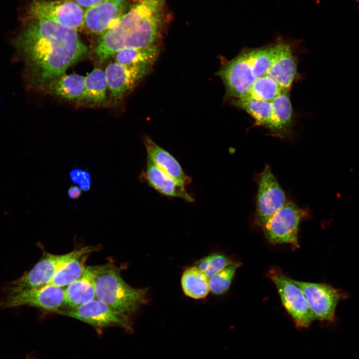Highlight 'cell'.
<instances>
[{"label":"cell","instance_id":"6da1fadb","mask_svg":"<svg viewBox=\"0 0 359 359\" xmlns=\"http://www.w3.org/2000/svg\"><path fill=\"white\" fill-rule=\"evenodd\" d=\"M11 44L26 84L37 91L89 53L76 30L44 19L24 17Z\"/></svg>","mask_w":359,"mask_h":359},{"label":"cell","instance_id":"7a4b0ae2","mask_svg":"<svg viewBox=\"0 0 359 359\" xmlns=\"http://www.w3.org/2000/svg\"><path fill=\"white\" fill-rule=\"evenodd\" d=\"M165 0H140L100 35L94 48L102 62L126 48L157 45L164 23Z\"/></svg>","mask_w":359,"mask_h":359},{"label":"cell","instance_id":"3957f363","mask_svg":"<svg viewBox=\"0 0 359 359\" xmlns=\"http://www.w3.org/2000/svg\"><path fill=\"white\" fill-rule=\"evenodd\" d=\"M285 41L279 39L261 47H245L235 57L224 61L216 74L223 82L225 97L241 98L256 79L266 74Z\"/></svg>","mask_w":359,"mask_h":359},{"label":"cell","instance_id":"277c9868","mask_svg":"<svg viewBox=\"0 0 359 359\" xmlns=\"http://www.w3.org/2000/svg\"><path fill=\"white\" fill-rule=\"evenodd\" d=\"M95 266L94 286L97 299L130 317L147 302L148 289L130 286L123 279L117 267L111 264Z\"/></svg>","mask_w":359,"mask_h":359},{"label":"cell","instance_id":"5b68a950","mask_svg":"<svg viewBox=\"0 0 359 359\" xmlns=\"http://www.w3.org/2000/svg\"><path fill=\"white\" fill-rule=\"evenodd\" d=\"M99 249V246H89L76 249L63 255L47 253L28 271L4 287L5 295L47 285L56 273L70 260L89 254Z\"/></svg>","mask_w":359,"mask_h":359},{"label":"cell","instance_id":"8992f818","mask_svg":"<svg viewBox=\"0 0 359 359\" xmlns=\"http://www.w3.org/2000/svg\"><path fill=\"white\" fill-rule=\"evenodd\" d=\"M308 216L307 210L286 201L263 226L264 235L272 244L289 243L298 248L299 225Z\"/></svg>","mask_w":359,"mask_h":359},{"label":"cell","instance_id":"52a82bcc","mask_svg":"<svg viewBox=\"0 0 359 359\" xmlns=\"http://www.w3.org/2000/svg\"><path fill=\"white\" fill-rule=\"evenodd\" d=\"M84 14L82 7L71 0H33L24 17L48 20L77 31L82 27Z\"/></svg>","mask_w":359,"mask_h":359},{"label":"cell","instance_id":"ba28073f","mask_svg":"<svg viewBox=\"0 0 359 359\" xmlns=\"http://www.w3.org/2000/svg\"><path fill=\"white\" fill-rule=\"evenodd\" d=\"M1 305L3 308L28 306L58 314L66 308L64 290L61 287L51 285L30 288L14 294L5 295Z\"/></svg>","mask_w":359,"mask_h":359},{"label":"cell","instance_id":"9c48e42d","mask_svg":"<svg viewBox=\"0 0 359 359\" xmlns=\"http://www.w3.org/2000/svg\"><path fill=\"white\" fill-rule=\"evenodd\" d=\"M58 314L79 320L98 330L117 327L132 331L130 317L116 311L96 298L85 305Z\"/></svg>","mask_w":359,"mask_h":359},{"label":"cell","instance_id":"30bf717a","mask_svg":"<svg viewBox=\"0 0 359 359\" xmlns=\"http://www.w3.org/2000/svg\"><path fill=\"white\" fill-rule=\"evenodd\" d=\"M290 280L302 289L315 319L335 320L337 305L347 297L345 293L326 284Z\"/></svg>","mask_w":359,"mask_h":359},{"label":"cell","instance_id":"8fae6325","mask_svg":"<svg viewBox=\"0 0 359 359\" xmlns=\"http://www.w3.org/2000/svg\"><path fill=\"white\" fill-rule=\"evenodd\" d=\"M274 283L284 308L297 327H308L315 320L302 289L290 278L277 272L269 275Z\"/></svg>","mask_w":359,"mask_h":359},{"label":"cell","instance_id":"7c38bea8","mask_svg":"<svg viewBox=\"0 0 359 359\" xmlns=\"http://www.w3.org/2000/svg\"><path fill=\"white\" fill-rule=\"evenodd\" d=\"M255 223L261 227L286 202L285 193L266 165L258 179Z\"/></svg>","mask_w":359,"mask_h":359},{"label":"cell","instance_id":"4fadbf2b","mask_svg":"<svg viewBox=\"0 0 359 359\" xmlns=\"http://www.w3.org/2000/svg\"><path fill=\"white\" fill-rule=\"evenodd\" d=\"M152 66H126L116 62L110 63L105 71L111 100L123 98L151 71Z\"/></svg>","mask_w":359,"mask_h":359},{"label":"cell","instance_id":"5bb4252c","mask_svg":"<svg viewBox=\"0 0 359 359\" xmlns=\"http://www.w3.org/2000/svg\"><path fill=\"white\" fill-rule=\"evenodd\" d=\"M127 0H105L84 12L82 28L101 35L126 11Z\"/></svg>","mask_w":359,"mask_h":359},{"label":"cell","instance_id":"9a60e30c","mask_svg":"<svg viewBox=\"0 0 359 359\" xmlns=\"http://www.w3.org/2000/svg\"><path fill=\"white\" fill-rule=\"evenodd\" d=\"M141 180L165 196L180 198L187 202L194 200L185 190L184 185L165 173L148 156L146 166L141 175Z\"/></svg>","mask_w":359,"mask_h":359},{"label":"cell","instance_id":"2e32d148","mask_svg":"<svg viewBox=\"0 0 359 359\" xmlns=\"http://www.w3.org/2000/svg\"><path fill=\"white\" fill-rule=\"evenodd\" d=\"M84 87L85 77L65 73L47 82L38 91L64 101L81 103Z\"/></svg>","mask_w":359,"mask_h":359},{"label":"cell","instance_id":"e0dca14e","mask_svg":"<svg viewBox=\"0 0 359 359\" xmlns=\"http://www.w3.org/2000/svg\"><path fill=\"white\" fill-rule=\"evenodd\" d=\"M297 74V59L293 44L285 41L266 75L272 78L284 89L291 90Z\"/></svg>","mask_w":359,"mask_h":359},{"label":"cell","instance_id":"ac0fdd59","mask_svg":"<svg viewBox=\"0 0 359 359\" xmlns=\"http://www.w3.org/2000/svg\"><path fill=\"white\" fill-rule=\"evenodd\" d=\"M143 143L147 156L165 173L184 186L191 181V178L185 174L180 163L169 152L148 136L144 137Z\"/></svg>","mask_w":359,"mask_h":359},{"label":"cell","instance_id":"d6986e66","mask_svg":"<svg viewBox=\"0 0 359 359\" xmlns=\"http://www.w3.org/2000/svg\"><path fill=\"white\" fill-rule=\"evenodd\" d=\"M95 268V266L86 267L83 275L67 286L64 289L66 305L65 310L80 307L96 298L94 286Z\"/></svg>","mask_w":359,"mask_h":359},{"label":"cell","instance_id":"ffe728a7","mask_svg":"<svg viewBox=\"0 0 359 359\" xmlns=\"http://www.w3.org/2000/svg\"><path fill=\"white\" fill-rule=\"evenodd\" d=\"M290 90H284L271 101L272 114L268 130L275 137L284 138L291 131L293 111L290 98Z\"/></svg>","mask_w":359,"mask_h":359},{"label":"cell","instance_id":"44dd1931","mask_svg":"<svg viewBox=\"0 0 359 359\" xmlns=\"http://www.w3.org/2000/svg\"><path fill=\"white\" fill-rule=\"evenodd\" d=\"M108 88L105 71L95 68L85 77L84 93L81 104L104 106L107 103Z\"/></svg>","mask_w":359,"mask_h":359},{"label":"cell","instance_id":"7402d4cb","mask_svg":"<svg viewBox=\"0 0 359 359\" xmlns=\"http://www.w3.org/2000/svg\"><path fill=\"white\" fill-rule=\"evenodd\" d=\"M160 49L157 45L147 47L126 48L114 55L115 62L126 66H152L158 59Z\"/></svg>","mask_w":359,"mask_h":359},{"label":"cell","instance_id":"603a6c76","mask_svg":"<svg viewBox=\"0 0 359 359\" xmlns=\"http://www.w3.org/2000/svg\"><path fill=\"white\" fill-rule=\"evenodd\" d=\"M234 106L244 111L255 121V125L269 129L271 122L272 105L271 102L259 101L248 98L230 100Z\"/></svg>","mask_w":359,"mask_h":359},{"label":"cell","instance_id":"cb8c5ba5","mask_svg":"<svg viewBox=\"0 0 359 359\" xmlns=\"http://www.w3.org/2000/svg\"><path fill=\"white\" fill-rule=\"evenodd\" d=\"M208 278L196 266L187 268L181 277L184 294L193 299L204 298L209 292Z\"/></svg>","mask_w":359,"mask_h":359},{"label":"cell","instance_id":"d4e9b609","mask_svg":"<svg viewBox=\"0 0 359 359\" xmlns=\"http://www.w3.org/2000/svg\"><path fill=\"white\" fill-rule=\"evenodd\" d=\"M285 90L272 78L264 75L256 79L240 98L271 102Z\"/></svg>","mask_w":359,"mask_h":359},{"label":"cell","instance_id":"484cf974","mask_svg":"<svg viewBox=\"0 0 359 359\" xmlns=\"http://www.w3.org/2000/svg\"><path fill=\"white\" fill-rule=\"evenodd\" d=\"M88 254L74 258L62 267L47 285L59 287L68 286L79 279L84 274L85 262Z\"/></svg>","mask_w":359,"mask_h":359},{"label":"cell","instance_id":"4316f807","mask_svg":"<svg viewBox=\"0 0 359 359\" xmlns=\"http://www.w3.org/2000/svg\"><path fill=\"white\" fill-rule=\"evenodd\" d=\"M240 263L232 262L223 269L209 278L210 291L216 295H220L229 288L236 270Z\"/></svg>","mask_w":359,"mask_h":359},{"label":"cell","instance_id":"83f0119b","mask_svg":"<svg viewBox=\"0 0 359 359\" xmlns=\"http://www.w3.org/2000/svg\"><path fill=\"white\" fill-rule=\"evenodd\" d=\"M232 262L224 255L215 253L201 259L198 262L197 267L209 278Z\"/></svg>","mask_w":359,"mask_h":359},{"label":"cell","instance_id":"f1b7e54d","mask_svg":"<svg viewBox=\"0 0 359 359\" xmlns=\"http://www.w3.org/2000/svg\"><path fill=\"white\" fill-rule=\"evenodd\" d=\"M69 176L71 181L77 184L83 191L89 190L91 187V177L90 174L85 170L75 168L72 170Z\"/></svg>","mask_w":359,"mask_h":359},{"label":"cell","instance_id":"f546056e","mask_svg":"<svg viewBox=\"0 0 359 359\" xmlns=\"http://www.w3.org/2000/svg\"><path fill=\"white\" fill-rule=\"evenodd\" d=\"M76 2L82 8L86 9L93 6L105 0H71Z\"/></svg>","mask_w":359,"mask_h":359},{"label":"cell","instance_id":"4dcf8cb0","mask_svg":"<svg viewBox=\"0 0 359 359\" xmlns=\"http://www.w3.org/2000/svg\"><path fill=\"white\" fill-rule=\"evenodd\" d=\"M82 193V189L75 185L71 186L68 190V195L72 199L79 198Z\"/></svg>","mask_w":359,"mask_h":359},{"label":"cell","instance_id":"1f68e13d","mask_svg":"<svg viewBox=\"0 0 359 359\" xmlns=\"http://www.w3.org/2000/svg\"></svg>","mask_w":359,"mask_h":359}]
</instances>
